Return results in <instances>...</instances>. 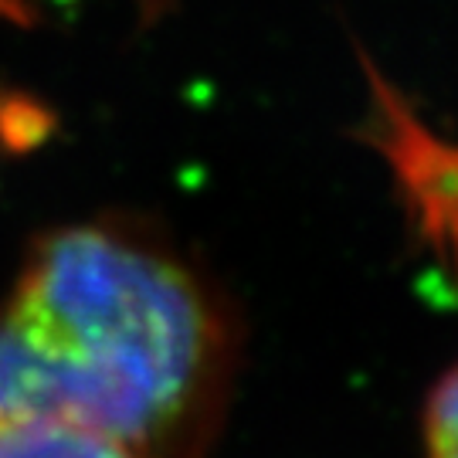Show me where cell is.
<instances>
[{
  "label": "cell",
  "instance_id": "obj_1",
  "mask_svg": "<svg viewBox=\"0 0 458 458\" xmlns=\"http://www.w3.org/2000/svg\"><path fill=\"white\" fill-rule=\"evenodd\" d=\"M238 367L228 299L123 217L38 238L0 306V418H62L143 458H204Z\"/></svg>",
  "mask_w": 458,
  "mask_h": 458
},
{
  "label": "cell",
  "instance_id": "obj_2",
  "mask_svg": "<svg viewBox=\"0 0 458 458\" xmlns=\"http://www.w3.org/2000/svg\"><path fill=\"white\" fill-rule=\"evenodd\" d=\"M0 458H143L96 428L62 418H0Z\"/></svg>",
  "mask_w": 458,
  "mask_h": 458
},
{
  "label": "cell",
  "instance_id": "obj_3",
  "mask_svg": "<svg viewBox=\"0 0 458 458\" xmlns=\"http://www.w3.org/2000/svg\"><path fill=\"white\" fill-rule=\"evenodd\" d=\"M425 455L458 458V363L445 370L425 404Z\"/></svg>",
  "mask_w": 458,
  "mask_h": 458
}]
</instances>
